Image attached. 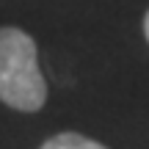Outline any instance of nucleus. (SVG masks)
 Returning a JSON list of instances; mask_svg holds the SVG:
<instances>
[{"label":"nucleus","mask_w":149,"mask_h":149,"mask_svg":"<svg viewBox=\"0 0 149 149\" xmlns=\"http://www.w3.org/2000/svg\"><path fill=\"white\" fill-rule=\"evenodd\" d=\"M0 102L22 113H36L47 102L36 42L19 28H0Z\"/></svg>","instance_id":"f257e3e1"},{"label":"nucleus","mask_w":149,"mask_h":149,"mask_svg":"<svg viewBox=\"0 0 149 149\" xmlns=\"http://www.w3.org/2000/svg\"><path fill=\"white\" fill-rule=\"evenodd\" d=\"M39 149H108V146H102L100 141L86 138L80 133H58L50 141H44Z\"/></svg>","instance_id":"f03ea898"},{"label":"nucleus","mask_w":149,"mask_h":149,"mask_svg":"<svg viewBox=\"0 0 149 149\" xmlns=\"http://www.w3.org/2000/svg\"><path fill=\"white\" fill-rule=\"evenodd\" d=\"M144 33H146V42H149V11H146V17H144Z\"/></svg>","instance_id":"7ed1b4c3"}]
</instances>
